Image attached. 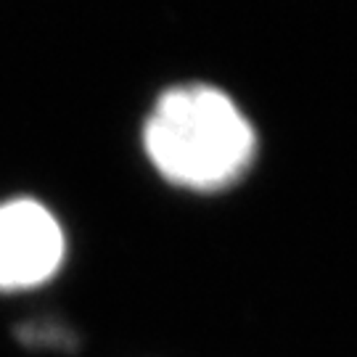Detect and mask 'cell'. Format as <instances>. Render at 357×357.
Listing matches in <instances>:
<instances>
[{
    "mask_svg": "<svg viewBox=\"0 0 357 357\" xmlns=\"http://www.w3.org/2000/svg\"><path fill=\"white\" fill-rule=\"evenodd\" d=\"M16 336L19 342L29 347H48V349H69L77 339L69 328L56 326V323H24L16 331Z\"/></svg>",
    "mask_w": 357,
    "mask_h": 357,
    "instance_id": "3957f363",
    "label": "cell"
},
{
    "mask_svg": "<svg viewBox=\"0 0 357 357\" xmlns=\"http://www.w3.org/2000/svg\"><path fill=\"white\" fill-rule=\"evenodd\" d=\"M66 259V233L38 199L0 202V291H26L48 283Z\"/></svg>",
    "mask_w": 357,
    "mask_h": 357,
    "instance_id": "7a4b0ae2",
    "label": "cell"
},
{
    "mask_svg": "<svg viewBox=\"0 0 357 357\" xmlns=\"http://www.w3.org/2000/svg\"><path fill=\"white\" fill-rule=\"evenodd\" d=\"M143 151L169 185L220 193L249 175L259 138L230 93L206 82H183L153 101L143 125Z\"/></svg>",
    "mask_w": 357,
    "mask_h": 357,
    "instance_id": "6da1fadb",
    "label": "cell"
}]
</instances>
